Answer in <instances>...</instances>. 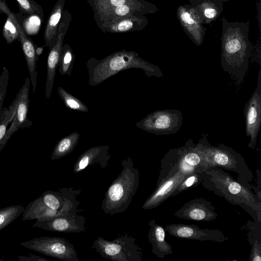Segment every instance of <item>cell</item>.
Instances as JSON below:
<instances>
[{
  "instance_id": "obj_9",
  "label": "cell",
  "mask_w": 261,
  "mask_h": 261,
  "mask_svg": "<svg viewBox=\"0 0 261 261\" xmlns=\"http://www.w3.org/2000/svg\"><path fill=\"white\" fill-rule=\"evenodd\" d=\"M72 19V15L67 9L64 10L58 30L57 39L54 46L49 49L47 61V75L45 94L49 99L52 92L55 74L58 67L61 49L64 39L68 31Z\"/></svg>"
},
{
  "instance_id": "obj_28",
  "label": "cell",
  "mask_w": 261,
  "mask_h": 261,
  "mask_svg": "<svg viewBox=\"0 0 261 261\" xmlns=\"http://www.w3.org/2000/svg\"><path fill=\"white\" fill-rule=\"evenodd\" d=\"M58 93L65 106L69 110L80 112H88L89 108L84 102L63 88L58 87Z\"/></svg>"
},
{
  "instance_id": "obj_6",
  "label": "cell",
  "mask_w": 261,
  "mask_h": 261,
  "mask_svg": "<svg viewBox=\"0 0 261 261\" xmlns=\"http://www.w3.org/2000/svg\"><path fill=\"white\" fill-rule=\"evenodd\" d=\"M91 248L102 257L116 261H142L143 252L136 239L125 234L109 241L99 237Z\"/></svg>"
},
{
  "instance_id": "obj_31",
  "label": "cell",
  "mask_w": 261,
  "mask_h": 261,
  "mask_svg": "<svg viewBox=\"0 0 261 261\" xmlns=\"http://www.w3.org/2000/svg\"><path fill=\"white\" fill-rule=\"evenodd\" d=\"M44 18L37 15H23L21 20V27L28 36L37 34L41 27Z\"/></svg>"
},
{
  "instance_id": "obj_32",
  "label": "cell",
  "mask_w": 261,
  "mask_h": 261,
  "mask_svg": "<svg viewBox=\"0 0 261 261\" xmlns=\"http://www.w3.org/2000/svg\"><path fill=\"white\" fill-rule=\"evenodd\" d=\"M136 1L138 0H87L94 14Z\"/></svg>"
},
{
  "instance_id": "obj_27",
  "label": "cell",
  "mask_w": 261,
  "mask_h": 261,
  "mask_svg": "<svg viewBox=\"0 0 261 261\" xmlns=\"http://www.w3.org/2000/svg\"><path fill=\"white\" fill-rule=\"evenodd\" d=\"M75 59V55L71 46L68 44H63L58 65L59 71L61 75L71 76Z\"/></svg>"
},
{
  "instance_id": "obj_16",
  "label": "cell",
  "mask_w": 261,
  "mask_h": 261,
  "mask_svg": "<svg viewBox=\"0 0 261 261\" xmlns=\"http://www.w3.org/2000/svg\"><path fill=\"white\" fill-rule=\"evenodd\" d=\"M215 210V207L210 201L203 198H196L185 203L174 215L185 220L210 222L218 217Z\"/></svg>"
},
{
  "instance_id": "obj_8",
  "label": "cell",
  "mask_w": 261,
  "mask_h": 261,
  "mask_svg": "<svg viewBox=\"0 0 261 261\" xmlns=\"http://www.w3.org/2000/svg\"><path fill=\"white\" fill-rule=\"evenodd\" d=\"M20 244L28 249L62 260H80L73 245L63 238L40 237Z\"/></svg>"
},
{
  "instance_id": "obj_21",
  "label": "cell",
  "mask_w": 261,
  "mask_h": 261,
  "mask_svg": "<svg viewBox=\"0 0 261 261\" xmlns=\"http://www.w3.org/2000/svg\"><path fill=\"white\" fill-rule=\"evenodd\" d=\"M148 225V239L152 246V253L162 259L167 255L172 254L171 246L165 240V228L154 220L150 221Z\"/></svg>"
},
{
  "instance_id": "obj_20",
  "label": "cell",
  "mask_w": 261,
  "mask_h": 261,
  "mask_svg": "<svg viewBox=\"0 0 261 261\" xmlns=\"http://www.w3.org/2000/svg\"><path fill=\"white\" fill-rule=\"evenodd\" d=\"M109 148L108 145L97 146L89 148L77 159L73 166V172L79 173L86 167L96 164L105 169L111 158Z\"/></svg>"
},
{
  "instance_id": "obj_1",
  "label": "cell",
  "mask_w": 261,
  "mask_h": 261,
  "mask_svg": "<svg viewBox=\"0 0 261 261\" xmlns=\"http://www.w3.org/2000/svg\"><path fill=\"white\" fill-rule=\"evenodd\" d=\"M222 24L221 65L239 85L248 70L252 50L249 38V21L229 22L223 17Z\"/></svg>"
},
{
  "instance_id": "obj_22",
  "label": "cell",
  "mask_w": 261,
  "mask_h": 261,
  "mask_svg": "<svg viewBox=\"0 0 261 261\" xmlns=\"http://www.w3.org/2000/svg\"><path fill=\"white\" fill-rule=\"evenodd\" d=\"M200 17L202 24H208L222 13L224 3L216 0H189Z\"/></svg>"
},
{
  "instance_id": "obj_35",
  "label": "cell",
  "mask_w": 261,
  "mask_h": 261,
  "mask_svg": "<svg viewBox=\"0 0 261 261\" xmlns=\"http://www.w3.org/2000/svg\"><path fill=\"white\" fill-rule=\"evenodd\" d=\"M201 182V172H194L186 175L184 179L178 186L171 196H174L179 193L191 188H196Z\"/></svg>"
},
{
  "instance_id": "obj_40",
  "label": "cell",
  "mask_w": 261,
  "mask_h": 261,
  "mask_svg": "<svg viewBox=\"0 0 261 261\" xmlns=\"http://www.w3.org/2000/svg\"><path fill=\"white\" fill-rule=\"evenodd\" d=\"M0 14H3L2 11L0 10Z\"/></svg>"
},
{
  "instance_id": "obj_24",
  "label": "cell",
  "mask_w": 261,
  "mask_h": 261,
  "mask_svg": "<svg viewBox=\"0 0 261 261\" xmlns=\"http://www.w3.org/2000/svg\"><path fill=\"white\" fill-rule=\"evenodd\" d=\"M19 41L26 60L33 92H35L37 87L36 65L39 56L37 53L38 46L29 36L20 38Z\"/></svg>"
},
{
  "instance_id": "obj_23",
  "label": "cell",
  "mask_w": 261,
  "mask_h": 261,
  "mask_svg": "<svg viewBox=\"0 0 261 261\" xmlns=\"http://www.w3.org/2000/svg\"><path fill=\"white\" fill-rule=\"evenodd\" d=\"M66 0H58L53 7L46 23L43 37L45 45L50 49L57 39L59 23Z\"/></svg>"
},
{
  "instance_id": "obj_18",
  "label": "cell",
  "mask_w": 261,
  "mask_h": 261,
  "mask_svg": "<svg viewBox=\"0 0 261 261\" xmlns=\"http://www.w3.org/2000/svg\"><path fill=\"white\" fill-rule=\"evenodd\" d=\"M188 174H189L179 171L156 182L154 190L145 201L142 208L145 210H151L159 206L171 196L172 194Z\"/></svg>"
},
{
  "instance_id": "obj_10",
  "label": "cell",
  "mask_w": 261,
  "mask_h": 261,
  "mask_svg": "<svg viewBox=\"0 0 261 261\" xmlns=\"http://www.w3.org/2000/svg\"><path fill=\"white\" fill-rule=\"evenodd\" d=\"M246 134L249 138L248 147L254 149L261 124V71L259 70L257 85L244 108Z\"/></svg>"
},
{
  "instance_id": "obj_37",
  "label": "cell",
  "mask_w": 261,
  "mask_h": 261,
  "mask_svg": "<svg viewBox=\"0 0 261 261\" xmlns=\"http://www.w3.org/2000/svg\"><path fill=\"white\" fill-rule=\"evenodd\" d=\"M20 261H48L49 260L39 256L29 253L28 256L19 255L17 257Z\"/></svg>"
},
{
  "instance_id": "obj_13",
  "label": "cell",
  "mask_w": 261,
  "mask_h": 261,
  "mask_svg": "<svg viewBox=\"0 0 261 261\" xmlns=\"http://www.w3.org/2000/svg\"><path fill=\"white\" fill-rule=\"evenodd\" d=\"M164 228L171 236L180 239L219 243L228 240L219 229H202L194 224H170Z\"/></svg>"
},
{
  "instance_id": "obj_34",
  "label": "cell",
  "mask_w": 261,
  "mask_h": 261,
  "mask_svg": "<svg viewBox=\"0 0 261 261\" xmlns=\"http://www.w3.org/2000/svg\"><path fill=\"white\" fill-rule=\"evenodd\" d=\"M21 13L23 15H37L44 18L43 10L41 5L34 0H16Z\"/></svg>"
},
{
  "instance_id": "obj_17",
  "label": "cell",
  "mask_w": 261,
  "mask_h": 261,
  "mask_svg": "<svg viewBox=\"0 0 261 261\" xmlns=\"http://www.w3.org/2000/svg\"><path fill=\"white\" fill-rule=\"evenodd\" d=\"M32 227L55 232L79 233L86 230L85 218L77 214L59 216L43 220H37Z\"/></svg>"
},
{
  "instance_id": "obj_4",
  "label": "cell",
  "mask_w": 261,
  "mask_h": 261,
  "mask_svg": "<svg viewBox=\"0 0 261 261\" xmlns=\"http://www.w3.org/2000/svg\"><path fill=\"white\" fill-rule=\"evenodd\" d=\"M120 173L106 191L101 208L111 216L124 212L131 203L139 185V172L130 157L121 162Z\"/></svg>"
},
{
  "instance_id": "obj_29",
  "label": "cell",
  "mask_w": 261,
  "mask_h": 261,
  "mask_svg": "<svg viewBox=\"0 0 261 261\" xmlns=\"http://www.w3.org/2000/svg\"><path fill=\"white\" fill-rule=\"evenodd\" d=\"M24 210L21 205H13L0 209V230L17 218Z\"/></svg>"
},
{
  "instance_id": "obj_12",
  "label": "cell",
  "mask_w": 261,
  "mask_h": 261,
  "mask_svg": "<svg viewBox=\"0 0 261 261\" xmlns=\"http://www.w3.org/2000/svg\"><path fill=\"white\" fill-rule=\"evenodd\" d=\"M158 10L154 4L145 0H138L94 14L93 17L96 25H98L123 17L153 14Z\"/></svg>"
},
{
  "instance_id": "obj_36",
  "label": "cell",
  "mask_w": 261,
  "mask_h": 261,
  "mask_svg": "<svg viewBox=\"0 0 261 261\" xmlns=\"http://www.w3.org/2000/svg\"><path fill=\"white\" fill-rule=\"evenodd\" d=\"M9 80V71L4 66L0 75V120L3 112V103L7 91Z\"/></svg>"
},
{
  "instance_id": "obj_19",
  "label": "cell",
  "mask_w": 261,
  "mask_h": 261,
  "mask_svg": "<svg viewBox=\"0 0 261 261\" xmlns=\"http://www.w3.org/2000/svg\"><path fill=\"white\" fill-rule=\"evenodd\" d=\"M148 23V19L145 15H132L119 18L97 26L103 32L119 33L142 30Z\"/></svg>"
},
{
  "instance_id": "obj_2",
  "label": "cell",
  "mask_w": 261,
  "mask_h": 261,
  "mask_svg": "<svg viewBox=\"0 0 261 261\" xmlns=\"http://www.w3.org/2000/svg\"><path fill=\"white\" fill-rule=\"evenodd\" d=\"M201 184L207 190L240 206L253 218L261 220V200L252 189L234 179L223 169L212 166L201 172Z\"/></svg>"
},
{
  "instance_id": "obj_14",
  "label": "cell",
  "mask_w": 261,
  "mask_h": 261,
  "mask_svg": "<svg viewBox=\"0 0 261 261\" xmlns=\"http://www.w3.org/2000/svg\"><path fill=\"white\" fill-rule=\"evenodd\" d=\"M30 79L26 77L20 90L17 94L18 102L15 115L10 126L7 129L6 134L0 144L1 151L12 135L20 128H27L32 125V122L28 119L27 114L29 105V90Z\"/></svg>"
},
{
  "instance_id": "obj_33",
  "label": "cell",
  "mask_w": 261,
  "mask_h": 261,
  "mask_svg": "<svg viewBox=\"0 0 261 261\" xmlns=\"http://www.w3.org/2000/svg\"><path fill=\"white\" fill-rule=\"evenodd\" d=\"M257 222H254V229H253L252 225H251V228L252 229H250L248 236L249 242L251 244L252 246L251 253L249 256V260L250 261L261 260L260 237V235L259 236H257V234L256 233V229H255V225Z\"/></svg>"
},
{
  "instance_id": "obj_11",
  "label": "cell",
  "mask_w": 261,
  "mask_h": 261,
  "mask_svg": "<svg viewBox=\"0 0 261 261\" xmlns=\"http://www.w3.org/2000/svg\"><path fill=\"white\" fill-rule=\"evenodd\" d=\"M175 149L178 167L181 172L187 174L201 172L210 167L205 155L192 139Z\"/></svg>"
},
{
  "instance_id": "obj_26",
  "label": "cell",
  "mask_w": 261,
  "mask_h": 261,
  "mask_svg": "<svg viewBox=\"0 0 261 261\" xmlns=\"http://www.w3.org/2000/svg\"><path fill=\"white\" fill-rule=\"evenodd\" d=\"M80 137V134L73 132L60 139L52 151L51 159L58 160L71 153L77 145Z\"/></svg>"
},
{
  "instance_id": "obj_5",
  "label": "cell",
  "mask_w": 261,
  "mask_h": 261,
  "mask_svg": "<svg viewBox=\"0 0 261 261\" xmlns=\"http://www.w3.org/2000/svg\"><path fill=\"white\" fill-rule=\"evenodd\" d=\"M196 144L205 155L210 167L217 166L236 172L237 180L252 189L249 182L253 179V173L240 153L223 144L212 145L205 135Z\"/></svg>"
},
{
  "instance_id": "obj_41",
  "label": "cell",
  "mask_w": 261,
  "mask_h": 261,
  "mask_svg": "<svg viewBox=\"0 0 261 261\" xmlns=\"http://www.w3.org/2000/svg\"><path fill=\"white\" fill-rule=\"evenodd\" d=\"M1 260H3H3H4L3 259H0V261H1Z\"/></svg>"
},
{
  "instance_id": "obj_15",
  "label": "cell",
  "mask_w": 261,
  "mask_h": 261,
  "mask_svg": "<svg viewBox=\"0 0 261 261\" xmlns=\"http://www.w3.org/2000/svg\"><path fill=\"white\" fill-rule=\"evenodd\" d=\"M177 19L184 32L198 46H200L206 33L201 19L190 4L179 6L176 10Z\"/></svg>"
},
{
  "instance_id": "obj_30",
  "label": "cell",
  "mask_w": 261,
  "mask_h": 261,
  "mask_svg": "<svg viewBox=\"0 0 261 261\" xmlns=\"http://www.w3.org/2000/svg\"><path fill=\"white\" fill-rule=\"evenodd\" d=\"M18 102V97L16 95L9 107H5L3 109V114L0 120V144L6 134L9 124L14 117Z\"/></svg>"
},
{
  "instance_id": "obj_7",
  "label": "cell",
  "mask_w": 261,
  "mask_h": 261,
  "mask_svg": "<svg viewBox=\"0 0 261 261\" xmlns=\"http://www.w3.org/2000/svg\"><path fill=\"white\" fill-rule=\"evenodd\" d=\"M183 121L182 113L176 109L157 110L137 122L136 126L149 133L155 135L176 134Z\"/></svg>"
},
{
  "instance_id": "obj_25",
  "label": "cell",
  "mask_w": 261,
  "mask_h": 261,
  "mask_svg": "<svg viewBox=\"0 0 261 261\" xmlns=\"http://www.w3.org/2000/svg\"><path fill=\"white\" fill-rule=\"evenodd\" d=\"M12 13V12H11ZM10 13L7 17L2 30L3 37L7 44L13 43L16 40L19 41L20 37L26 35L21 27L22 13H16L18 22H14L11 18Z\"/></svg>"
},
{
  "instance_id": "obj_39",
  "label": "cell",
  "mask_w": 261,
  "mask_h": 261,
  "mask_svg": "<svg viewBox=\"0 0 261 261\" xmlns=\"http://www.w3.org/2000/svg\"><path fill=\"white\" fill-rule=\"evenodd\" d=\"M216 1H217L218 2H219L224 3V2H226L228 1L229 0H216Z\"/></svg>"
},
{
  "instance_id": "obj_38",
  "label": "cell",
  "mask_w": 261,
  "mask_h": 261,
  "mask_svg": "<svg viewBox=\"0 0 261 261\" xmlns=\"http://www.w3.org/2000/svg\"><path fill=\"white\" fill-rule=\"evenodd\" d=\"M257 16H258V20L259 24V28L260 29V0H258V4H257Z\"/></svg>"
},
{
  "instance_id": "obj_3",
  "label": "cell",
  "mask_w": 261,
  "mask_h": 261,
  "mask_svg": "<svg viewBox=\"0 0 261 261\" xmlns=\"http://www.w3.org/2000/svg\"><path fill=\"white\" fill-rule=\"evenodd\" d=\"M86 67L88 84L92 87L99 85L120 71L130 68L141 69L148 77L163 76L157 65L144 60L137 52L125 49L115 51L100 60L92 57L87 61Z\"/></svg>"
}]
</instances>
